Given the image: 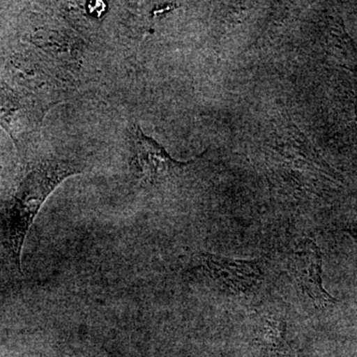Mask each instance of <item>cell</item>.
<instances>
[{
    "label": "cell",
    "instance_id": "1",
    "mask_svg": "<svg viewBox=\"0 0 357 357\" xmlns=\"http://www.w3.org/2000/svg\"><path fill=\"white\" fill-rule=\"evenodd\" d=\"M77 172V169L65 162L36 164L0 202V245L18 269H21L26 236L40 208L62 181Z\"/></svg>",
    "mask_w": 357,
    "mask_h": 357
},
{
    "label": "cell",
    "instance_id": "2",
    "mask_svg": "<svg viewBox=\"0 0 357 357\" xmlns=\"http://www.w3.org/2000/svg\"><path fill=\"white\" fill-rule=\"evenodd\" d=\"M46 109L30 91L0 82V126L18 151H23L41 126Z\"/></svg>",
    "mask_w": 357,
    "mask_h": 357
},
{
    "label": "cell",
    "instance_id": "3",
    "mask_svg": "<svg viewBox=\"0 0 357 357\" xmlns=\"http://www.w3.org/2000/svg\"><path fill=\"white\" fill-rule=\"evenodd\" d=\"M187 164L174 160L164 147L153 138L145 135L140 128L135 131L132 166L136 175L142 180L155 182L171 171L182 168Z\"/></svg>",
    "mask_w": 357,
    "mask_h": 357
},
{
    "label": "cell",
    "instance_id": "4",
    "mask_svg": "<svg viewBox=\"0 0 357 357\" xmlns=\"http://www.w3.org/2000/svg\"><path fill=\"white\" fill-rule=\"evenodd\" d=\"M293 257V273L314 306L326 307L335 302L321 285V256L316 244L307 241L294 253Z\"/></svg>",
    "mask_w": 357,
    "mask_h": 357
},
{
    "label": "cell",
    "instance_id": "5",
    "mask_svg": "<svg viewBox=\"0 0 357 357\" xmlns=\"http://www.w3.org/2000/svg\"><path fill=\"white\" fill-rule=\"evenodd\" d=\"M204 262L213 278L230 290H248L255 285L260 276L259 268L255 261L206 255H204Z\"/></svg>",
    "mask_w": 357,
    "mask_h": 357
},
{
    "label": "cell",
    "instance_id": "6",
    "mask_svg": "<svg viewBox=\"0 0 357 357\" xmlns=\"http://www.w3.org/2000/svg\"><path fill=\"white\" fill-rule=\"evenodd\" d=\"M261 325L265 342L270 345H279L285 333V323L280 319H266Z\"/></svg>",
    "mask_w": 357,
    "mask_h": 357
}]
</instances>
